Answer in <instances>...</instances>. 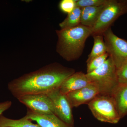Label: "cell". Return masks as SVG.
Wrapping results in <instances>:
<instances>
[{"label":"cell","mask_w":127,"mask_h":127,"mask_svg":"<svg viewBox=\"0 0 127 127\" xmlns=\"http://www.w3.org/2000/svg\"><path fill=\"white\" fill-rule=\"evenodd\" d=\"M75 72L74 69L60 64H50L9 82L8 88L17 99L29 94H47L59 89L64 80Z\"/></svg>","instance_id":"6da1fadb"},{"label":"cell","mask_w":127,"mask_h":127,"mask_svg":"<svg viewBox=\"0 0 127 127\" xmlns=\"http://www.w3.org/2000/svg\"><path fill=\"white\" fill-rule=\"evenodd\" d=\"M56 51L64 59L71 62L81 56L87 39L92 35V28L82 25L68 29L57 30Z\"/></svg>","instance_id":"7a4b0ae2"},{"label":"cell","mask_w":127,"mask_h":127,"mask_svg":"<svg viewBox=\"0 0 127 127\" xmlns=\"http://www.w3.org/2000/svg\"><path fill=\"white\" fill-rule=\"evenodd\" d=\"M86 74L90 82L97 87L99 94L112 96L119 84L117 68L109 56L99 68Z\"/></svg>","instance_id":"3957f363"},{"label":"cell","mask_w":127,"mask_h":127,"mask_svg":"<svg viewBox=\"0 0 127 127\" xmlns=\"http://www.w3.org/2000/svg\"><path fill=\"white\" fill-rule=\"evenodd\" d=\"M127 13V0H108L92 29V35H102L119 17Z\"/></svg>","instance_id":"277c9868"},{"label":"cell","mask_w":127,"mask_h":127,"mask_svg":"<svg viewBox=\"0 0 127 127\" xmlns=\"http://www.w3.org/2000/svg\"><path fill=\"white\" fill-rule=\"evenodd\" d=\"M87 104L94 116L100 122L116 124L121 119L112 96L98 94Z\"/></svg>","instance_id":"5b68a950"},{"label":"cell","mask_w":127,"mask_h":127,"mask_svg":"<svg viewBox=\"0 0 127 127\" xmlns=\"http://www.w3.org/2000/svg\"><path fill=\"white\" fill-rule=\"evenodd\" d=\"M102 35L107 52L118 70L127 62V41L117 36L111 27Z\"/></svg>","instance_id":"8992f818"},{"label":"cell","mask_w":127,"mask_h":127,"mask_svg":"<svg viewBox=\"0 0 127 127\" xmlns=\"http://www.w3.org/2000/svg\"><path fill=\"white\" fill-rule=\"evenodd\" d=\"M28 109L39 114H55L54 104L47 94H29L17 98Z\"/></svg>","instance_id":"52a82bcc"},{"label":"cell","mask_w":127,"mask_h":127,"mask_svg":"<svg viewBox=\"0 0 127 127\" xmlns=\"http://www.w3.org/2000/svg\"><path fill=\"white\" fill-rule=\"evenodd\" d=\"M46 94L54 104L55 115L66 124L74 127L72 107L66 95L62 93L59 89Z\"/></svg>","instance_id":"ba28073f"},{"label":"cell","mask_w":127,"mask_h":127,"mask_svg":"<svg viewBox=\"0 0 127 127\" xmlns=\"http://www.w3.org/2000/svg\"><path fill=\"white\" fill-rule=\"evenodd\" d=\"M97 87L93 83L67 94L72 108L77 107L82 104L88 103L98 94Z\"/></svg>","instance_id":"9c48e42d"},{"label":"cell","mask_w":127,"mask_h":127,"mask_svg":"<svg viewBox=\"0 0 127 127\" xmlns=\"http://www.w3.org/2000/svg\"><path fill=\"white\" fill-rule=\"evenodd\" d=\"M90 83L86 74L82 72H75L64 80L59 90L62 93L67 95L86 86Z\"/></svg>","instance_id":"30bf717a"},{"label":"cell","mask_w":127,"mask_h":127,"mask_svg":"<svg viewBox=\"0 0 127 127\" xmlns=\"http://www.w3.org/2000/svg\"><path fill=\"white\" fill-rule=\"evenodd\" d=\"M25 117L36 122L41 127H74L66 124L55 114H37L28 109Z\"/></svg>","instance_id":"8fae6325"},{"label":"cell","mask_w":127,"mask_h":127,"mask_svg":"<svg viewBox=\"0 0 127 127\" xmlns=\"http://www.w3.org/2000/svg\"><path fill=\"white\" fill-rule=\"evenodd\" d=\"M104 5L81 8V25L92 29L97 21Z\"/></svg>","instance_id":"7c38bea8"},{"label":"cell","mask_w":127,"mask_h":127,"mask_svg":"<svg viewBox=\"0 0 127 127\" xmlns=\"http://www.w3.org/2000/svg\"><path fill=\"white\" fill-rule=\"evenodd\" d=\"M120 118L127 114V84H119L112 95Z\"/></svg>","instance_id":"4fadbf2b"},{"label":"cell","mask_w":127,"mask_h":127,"mask_svg":"<svg viewBox=\"0 0 127 127\" xmlns=\"http://www.w3.org/2000/svg\"><path fill=\"white\" fill-rule=\"evenodd\" d=\"M94 45L87 61L88 63L93 59L106 53L107 49L103 35H93Z\"/></svg>","instance_id":"5bb4252c"},{"label":"cell","mask_w":127,"mask_h":127,"mask_svg":"<svg viewBox=\"0 0 127 127\" xmlns=\"http://www.w3.org/2000/svg\"><path fill=\"white\" fill-rule=\"evenodd\" d=\"M0 127H41L37 124L25 117L19 119H12L7 118L2 114L0 116Z\"/></svg>","instance_id":"9a60e30c"},{"label":"cell","mask_w":127,"mask_h":127,"mask_svg":"<svg viewBox=\"0 0 127 127\" xmlns=\"http://www.w3.org/2000/svg\"><path fill=\"white\" fill-rule=\"evenodd\" d=\"M81 8L76 7L73 11L68 14L65 19L59 23L61 29H68L81 25Z\"/></svg>","instance_id":"2e32d148"},{"label":"cell","mask_w":127,"mask_h":127,"mask_svg":"<svg viewBox=\"0 0 127 127\" xmlns=\"http://www.w3.org/2000/svg\"><path fill=\"white\" fill-rule=\"evenodd\" d=\"M109 56L107 53L94 58L87 63V73H90L99 68L106 62Z\"/></svg>","instance_id":"e0dca14e"},{"label":"cell","mask_w":127,"mask_h":127,"mask_svg":"<svg viewBox=\"0 0 127 127\" xmlns=\"http://www.w3.org/2000/svg\"><path fill=\"white\" fill-rule=\"evenodd\" d=\"M108 0H77L76 7L82 8L91 6L103 5L107 2Z\"/></svg>","instance_id":"ac0fdd59"},{"label":"cell","mask_w":127,"mask_h":127,"mask_svg":"<svg viewBox=\"0 0 127 127\" xmlns=\"http://www.w3.org/2000/svg\"><path fill=\"white\" fill-rule=\"evenodd\" d=\"M77 0H62L60 2L59 7L64 13L70 14L76 7Z\"/></svg>","instance_id":"d6986e66"},{"label":"cell","mask_w":127,"mask_h":127,"mask_svg":"<svg viewBox=\"0 0 127 127\" xmlns=\"http://www.w3.org/2000/svg\"><path fill=\"white\" fill-rule=\"evenodd\" d=\"M117 75L119 84H127V62L117 70Z\"/></svg>","instance_id":"ffe728a7"},{"label":"cell","mask_w":127,"mask_h":127,"mask_svg":"<svg viewBox=\"0 0 127 127\" xmlns=\"http://www.w3.org/2000/svg\"><path fill=\"white\" fill-rule=\"evenodd\" d=\"M12 104L11 101H6L0 103V116L4 111L10 108Z\"/></svg>","instance_id":"44dd1931"}]
</instances>
